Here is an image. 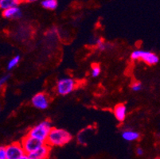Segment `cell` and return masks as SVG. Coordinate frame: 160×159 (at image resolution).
Masks as SVG:
<instances>
[{"label": "cell", "instance_id": "1", "mask_svg": "<svg viewBox=\"0 0 160 159\" xmlns=\"http://www.w3.org/2000/svg\"><path fill=\"white\" fill-rule=\"evenodd\" d=\"M72 138V134L65 130L53 128L49 134L46 143L50 147H62L70 142Z\"/></svg>", "mask_w": 160, "mask_h": 159}, {"label": "cell", "instance_id": "2", "mask_svg": "<svg viewBox=\"0 0 160 159\" xmlns=\"http://www.w3.org/2000/svg\"><path fill=\"white\" fill-rule=\"evenodd\" d=\"M53 129L51 123L49 120H45L33 127L29 131L28 134L38 140L46 142L50 131Z\"/></svg>", "mask_w": 160, "mask_h": 159}, {"label": "cell", "instance_id": "3", "mask_svg": "<svg viewBox=\"0 0 160 159\" xmlns=\"http://www.w3.org/2000/svg\"><path fill=\"white\" fill-rule=\"evenodd\" d=\"M131 58L132 60H141L149 65H153L158 62V57L155 53L145 50H135L131 54Z\"/></svg>", "mask_w": 160, "mask_h": 159}, {"label": "cell", "instance_id": "4", "mask_svg": "<svg viewBox=\"0 0 160 159\" xmlns=\"http://www.w3.org/2000/svg\"><path fill=\"white\" fill-rule=\"evenodd\" d=\"M77 87V83L70 77H63L57 81L56 91L61 95H66L71 93Z\"/></svg>", "mask_w": 160, "mask_h": 159}, {"label": "cell", "instance_id": "5", "mask_svg": "<svg viewBox=\"0 0 160 159\" xmlns=\"http://www.w3.org/2000/svg\"><path fill=\"white\" fill-rule=\"evenodd\" d=\"M22 146L23 147L24 150H25L26 154H28L30 153L33 152L34 150H37L38 148L43 146L45 143L44 142L38 140L37 138H34V137L30 136V134H27L25 137H24L21 141Z\"/></svg>", "mask_w": 160, "mask_h": 159}, {"label": "cell", "instance_id": "6", "mask_svg": "<svg viewBox=\"0 0 160 159\" xmlns=\"http://www.w3.org/2000/svg\"><path fill=\"white\" fill-rule=\"evenodd\" d=\"M6 147H7V159H18L27 154L23 147L22 146L21 142H13L11 145Z\"/></svg>", "mask_w": 160, "mask_h": 159}, {"label": "cell", "instance_id": "7", "mask_svg": "<svg viewBox=\"0 0 160 159\" xmlns=\"http://www.w3.org/2000/svg\"><path fill=\"white\" fill-rule=\"evenodd\" d=\"M31 103L33 106L37 109L45 110L49 107V98L45 93L39 92L33 96Z\"/></svg>", "mask_w": 160, "mask_h": 159}, {"label": "cell", "instance_id": "8", "mask_svg": "<svg viewBox=\"0 0 160 159\" xmlns=\"http://www.w3.org/2000/svg\"><path fill=\"white\" fill-rule=\"evenodd\" d=\"M50 147H51L47 143H45L40 148L30 153L27 155L30 159H47L50 157V150H51Z\"/></svg>", "mask_w": 160, "mask_h": 159}, {"label": "cell", "instance_id": "9", "mask_svg": "<svg viewBox=\"0 0 160 159\" xmlns=\"http://www.w3.org/2000/svg\"><path fill=\"white\" fill-rule=\"evenodd\" d=\"M22 15L21 9L18 7H11L2 11V16L7 19H18Z\"/></svg>", "mask_w": 160, "mask_h": 159}, {"label": "cell", "instance_id": "10", "mask_svg": "<svg viewBox=\"0 0 160 159\" xmlns=\"http://www.w3.org/2000/svg\"><path fill=\"white\" fill-rule=\"evenodd\" d=\"M114 115L119 122H123L127 115V107L124 104H119L114 108Z\"/></svg>", "mask_w": 160, "mask_h": 159}, {"label": "cell", "instance_id": "11", "mask_svg": "<svg viewBox=\"0 0 160 159\" xmlns=\"http://www.w3.org/2000/svg\"><path fill=\"white\" fill-rule=\"evenodd\" d=\"M122 138L128 142H133L139 139V134L133 130H125L122 133Z\"/></svg>", "mask_w": 160, "mask_h": 159}, {"label": "cell", "instance_id": "12", "mask_svg": "<svg viewBox=\"0 0 160 159\" xmlns=\"http://www.w3.org/2000/svg\"><path fill=\"white\" fill-rule=\"evenodd\" d=\"M22 0H0V8L4 11L11 7H18Z\"/></svg>", "mask_w": 160, "mask_h": 159}, {"label": "cell", "instance_id": "13", "mask_svg": "<svg viewBox=\"0 0 160 159\" xmlns=\"http://www.w3.org/2000/svg\"><path fill=\"white\" fill-rule=\"evenodd\" d=\"M57 0H42L41 6L45 9L47 10H55L57 7Z\"/></svg>", "mask_w": 160, "mask_h": 159}, {"label": "cell", "instance_id": "14", "mask_svg": "<svg viewBox=\"0 0 160 159\" xmlns=\"http://www.w3.org/2000/svg\"><path fill=\"white\" fill-rule=\"evenodd\" d=\"M20 59H21V57H20L19 55H17L13 58H11L10 61L8 62V65H7V70H11V69H14L19 63Z\"/></svg>", "mask_w": 160, "mask_h": 159}, {"label": "cell", "instance_id": "15", "mask_svg": "<svg viewBox=\"0 0 160 159\" xmlns=\"http://www.w3.org/2000/svg\"><path fill=\"white\" fill-rule=\"evenodd\" d=\"M100 73H101V69H100V65H93L92 67V70H91V74L93 77H97L100 76Z\"/></svg>", "mask_w": 160, "mask_h": 159}, {"label": "cell", "instance_id": "16", "mask_svg": "<svg viewBox=\"0 0 160 159\" xmlns=\"http://www.w3.org/2000/svg\"><path fill=\"white\" fill-rule=\"evenodd\" d=\"M96 45L97 46V48L100 50H105L107 49V46L104 42L103 41V40L100 38H98L96 41Z\"/></svg>", "mask_w": 160, "mask_h": 159}, {"label": "cell", "instance_id": "17", "mask_svg": "<svg viewBox=\"0 0 160 159\" xmlns=\"http://www.w3.org/2000/svg\"><path fill=\"white\" fill-rule=\"evenodd\" d=\"M0 159H7V147H0Z\"/></svg>", "mask_w": 160, "mask_h": 159}, {"label": "cell", "instance_id": "18", "mask_svg": "<svg viewBox=\"0 0 160 159\" xmlns=\"http://www.w3.org/2000/svg\"><path fill=\"white\" fill-rule=\"evenodd\" d=\"M132 89L134 92H139L142 89V84L139 82H135L132 84Z\"/></svg>", "mask_w": 160, "mask_h": 159}, {"label": "cell", "instance_id": "19", "mask_svg": "<svg viewBox=\"0 0 160 159\" xmlns=\"http://www.w3.org/2000/svg\"><path fill=\"white\" fill-rule=\"evenodd\" d=\"M10 77H11L10 75H5V76H3L2 77H1V79H0V85L2 86L3 84H5L8 81V80L10 79Z\"/></svg>", "mask_w": 160, "mask_h": 159}, {"label": "cell", "instance_id": "20", "mask_svg": "<svg viewBox=\"0 0 160 159\" xmlns=\"http://www.w3.org/2000/svg\"><path fill=\"white\" fill-rule=\"evenodd\" d=\"M136 154L137 155L139 156H141L143 154V150L142 148H140V147H138V148L136 149Z\"/></svg>", "mask_w": 160, "mask_h": 159}, {"label": "cell", "instance_id": "21", "mask_svg": "<svg viewBox=\"0 0 160 159\" xmlns=\"http://www.w3.org/2000/svg\"><path fill=\"white\" fill-rule=\"evenodd\" d=\"M18 159H30V158H29V157L27 154H25V155H23L22 157H21L20 158H18Z\"/></svg>", "mask_w": 160, "mask_h": 159}, {"label": "cell", "instance_id": "22", "mask_svg": "<svg viewBox=\"0 0 160 159\" xmlns=\"http://www.w3.org/2000/svg\"><path fill=\"white\" fill-rule=\"evenodd\" d=\"M24 1H27V2H36L37 0H24Z\"/></svg>", "mask_w": 160, "mask_h": 159}, {"label": "cell", "instance_id": "23", "mask_svg": "<svg viewBox=\"0 0 160 159\" xmlns=\"http://www.w3.org/2000/svg\"><path fill=\"white\" fill-rule=\"evenodd\" d=\"M156 159H160V158H156Z\"/></svg>", "mask_w": 160, "mask_h": 159}]
</instances>
